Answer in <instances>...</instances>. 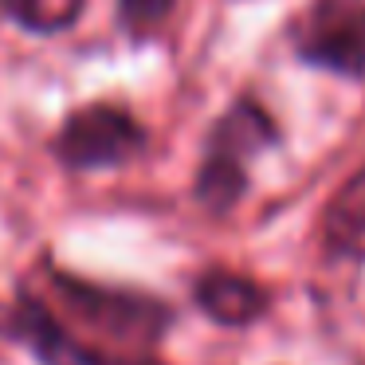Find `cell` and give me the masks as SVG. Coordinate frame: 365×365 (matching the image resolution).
<instances>
[{
  "label": "cell",
  "instance_id": "4",
  "mask_svg": "<svg viewBox=\"0 0 365 365\" xmlns=\"http://www.w3.org/2000/svg\"><path fill=\"white\" fill-rule=\"evenodd\" d=\"M294 56L341 79H365V0H310L291 28Z\"/></svg>",
  "mask_w": 365,
  "mask_h": 365
},
{
  "label": "cell",
  "instance_id": "1",
  "mask_svg": "<svg viewBox=\"0 0 365 365\" xmlns=\"http://www.w3.org/2000/svg\"><path fill=\"white\" fill-rule=\"evenodd\" d=\"M43 279H48L51 291V307H59V314L71 326L87 330V338H83L87 346L145 357L173 326V307L153 299V294L91 283V279L59 271L51 263L43 267Z\"/></svg>",
  "mask_w": 365,
  "mask_h": 365
},
{
  "label": "cell",
  "instance_id": "5",
  "mask_svg": "<svg viewBox=\"0 0 365 365\" xmlns=\"http://www.w3.org/2000/svg\"><path fill=\"white\" fill-rule=\"evenodd\" d=\"M0 338L20 341L32 349L43 365H161L153 354L130 357V354H110V349L87 346L63 326V318L32 291H20L9 307H0Z\"/></svg>",
  "mask_w": 365,
  "mask_h": 365
},
{
  "label": "cell",
  "instance_id": "2",
  "mask_svg": "<svg viewBox=\"0 0 365 365\" xmlns=\"http://www.w3.org/2000/svg\"><path fill=\"white\" fill-rule=\"evenodd\" d=\"M279 145V126L255 98H236L205 134V158L197 165V192L200 208L224 216L244 200L252 181V161Z\"/></svg>",
  "mask_w": 365,
  "mask_h": 365
},
{
  "label": "cell",
  "instance_id": "6",
  "mask_svg": "<svg viewBox=\"0 0 365 365\" xmlns=\"http://www.w3.org/2000/svg\"><path fill=\"white\" fill-rule=\"evenodd\" d=\"M192 302L220 326H252L271 310L267 287H259L252 275H240L228 267H208L192 283Z\"/></svg>",
  "mask_w": 365,
  "mask_h": 365
},
{
  "label": "cell",
  "instance_id": "8",
  "mask_svg": "<svg viewBox=\"0 0 365 365\" xmlns=\"http://www.w3.org/2000/svg\"><path fill=\"white\" fill-rule=\"evenodd\" d=\"M4 16L32 36H59L79 24L87 0H0Z\"/></svg>",
  "mask_w": 365,
  "mask_h": 365
},
{
  "label": "cell",
  "instance_id": "9",
  "mask_svg": "<svg viewBox=\"0 0 365 365\" xmlns=\"http://www.w3.org/2000/svg\"><path fill=\"white\" fill-rule=\"evenodd\" d=\"M177 0H118V28L134 40H145V36L161 32L169 16H173Z\"/></svg>",
  "mask_w": 365,
  "mask_h": 365
},
{
  "label": "cell",
  "instance_id": "7",
  "mask_svg": "<svg viewBox=\"0 0 365 365\" xmlns=\"http://www.w3.org/2000/svg\"><path fill=\"white\" fill-rule=\"evenodd\" d=\"M322 244L334 259L365 263V165H357L326 200Z\"/></svg>",
  "mask_w": 365,
  "mask_h": 365
},
{
  "label": "cell",
  "instance_id": "3",
  "mask_svg": "<svg viewBox=\"0 0 365 365\" xmlns=\"http://www.w3.org/2000/svg\"><path fill=\"white\" fill-rule=\"evenodd\" d=\"M150 145V130L118 103H91L63 118L51 138V153L71 173H95L138 161Z\"/></svg>",
  "mask_w": 365,
  "mask_h": 365
}]
</instances>
